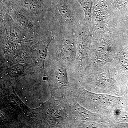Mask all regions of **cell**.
<instances>
[{"label":"cell","mask_w":128,"mask_h":128,"mask_svg":"<svg viewBox=\"0 0 128 128\" xmlns=\"http://www.w3.org/2000/svg\"><path fill=\"white\" fill-rule=\"evenodd\" d=\"M84 10L86 16L90 17L91 14L92 2V0H77Z\"/></svg>","instance_id":"cell-1"},{"label":"cell","mask_w":128,"mask_h":128,"mask_svg":"<svg viewBox=\"0 0 128 128\" xmlns=\"http://www.w3.org/2000/svg\"><path fill=\"white\" fill-rule=\"evenodd\" d=\"M10 36L12 40L18 41L22 38V34L18 28L14 27L11 28L10 31Z\"/></svg>","instance_id":"cell-2"},{"label":"cell","mask_w":128,"mask_h":128,"mask_svg":"<svg viewBox=\"0 0 128 128\" xmlns=\"http://www.w3.org/2000/svg\"><path fill=\"white\" fill-rule=\"evenodd\" d=\"M59 12L62 16L66 18L70 17V13L68 9L62 2H59L58 5Z\"/></svg>","instance_id":"cell-4"},{"label":"cell","mask_w":128,"mask_h":128,"mask_svg":"<svg viewBox=\"0 0 128 128\" xmlns=\"http://www.w3.org/2000/svg\"><path fill=\"white\" fill-rule=\"evenodd\" d=\"M16 19L18 21L25 27L28 28H32V26L26 17L20 14H17L16 15Z\"/></svg>","instance_id":"cell-3"}]
</instances>
